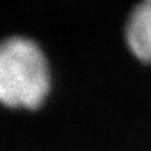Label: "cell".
Listing matches in <instances>:
<instances>
[{"mask_svg":"<svg viewBox=\"0 0 151 151\" xmlns=\"http://www.w3.org/2000/svg\"><path fill=\"white\" fill-rule=\"evenodd\" d=\"M51 87L48 63L40 47L26 37L0 43V103L7 107L37 109Z\"/></svg>","mask_w":151,"mask_h":151,"instance_id":"6da1fadb","label":"cell"},{"mask_svg":"<svg viewBox=\"0 0 151 151\" xmlns=\"http://www.w3.org/2000/svg\"><path fill=\"white\" fill-rule=\"evenodd\" d=\"M126 42L135 58L151 63V0H140L130 14Z\"/></svg>","mask_w":151,"mask_h":151,"instance_id":"7a4b0ae2","label":"cell"}]
</instances>
